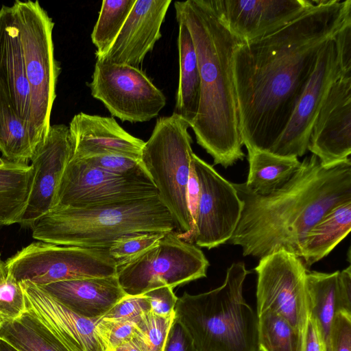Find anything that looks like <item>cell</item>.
Here are the masks:
<instances>
[{
  "instance_id": "19",
  "label": "cell",
  "mask_w": 351,
  "mask_h": 351,
  "mask_svg": "<svg viewBox=\"0 0 351 351\" xmlns=\"http://www.w3.org/2000/svg\"><path fill=\"white\" fill-rule=\"evenodd\" d=\"M20 284L24 292L26 307L69 351H103L95 331L99 319H88L75 313L28 280Z\"/></svg>"
},
{
  "instance_id": "21",
  "label": "cell",
  "mask_w": 351,
  "mask_h": 351,
  "mask_svg": "<svg viewBox=\"0 0 351 351\" xmlns=\"http://www.w3.org/2000/svg\"><path fill=\"white\" fill-rule=\"evenodd\" d=\"M0 85L12 108L26 123L31 135L30 89L13 5H3L0 9Z\"/></svg>"
},
{
  "instance_id": "32",
  "label": "cell",
  "mask_w": 351,
  "mask_h": 351,
  "mask_svg": "<svg viewBox=\"0 0 351 351\" xmlns=\"http://www.w3.org/2000/svg\"><path fill=\"white\" fill-rule=\"evenodd\" d=\"M174 319L175 314L170 317H162L149 311L136 319V337L147 351H161Z\"/></svg>"
},
{
  "instance_id": "11",
  "label": "cell",
  "mask_w": 351,
  "mask_h": 351,
  "mask_svg": "<svg viewBox=\"0 0 351 351\" xmlns=\"http://www.w3.org/2000/svg\"><path fill=\"white\" fill-rule=\"evenodd\" d=\"M89 87L112 117L132 123L156 117L167 102L142 70L127 64L96 61Z\"/></svg>"
},
{
  "instance_id": "15",
  "label": "cell",
  "mask_w": 351,
  "mask_h": 351,
  "mask_svg": "<svg viewBox=\"0 0 351 351\" xmlns=\"http://www.w3.org/2000/svg\"><path fill=\"white\" fill-rule=\"evenodd\" d=\"M73 151L69 126L51 125L31 159L29 189L16 223L31 228L36 220L53 209L62 177Z\"/></svg>"
},
{
  "instance_id": "33",
  "label": "cell",
  "mask_w": 351,
  "mask_h": 351,
  "mask_svg": "<svg viewBox=\"0 0 351 351\" xmlns=\"http://www.w3.org/2000/svg\"><path fill=\"white\" fill-rule=\"evenodd\" d=\"M136 320L100 318L95 324V331L103 351L135 338L137 334Z\"/></svg>"
},
{
  "instance_id": "13",
  "label": "cell",
  "mask_w": 351,
  "mask_h": 351,
  "mask_svg": "<svg viewBox=\"0 0 351 351\" xmlns=\"http://www.w3.org/2000/svg\"><path fill=\"white\" fill-rule=\"evenodd\" d=\"M158 195L150 178L121 176L82 159L68 163L53 208H83Z\"/></svg>"
},
{
  "instance_id": "6",
  "label": "cell",
  "mask_w": 351,
  "mask_h": 351,
  "mask_svg": "<svg viewBox=\"0 0 351 351\" xmlns=\"http://www.w3.org/2000/svg\"><path fill=\"white\" fill-rule=\"evenodd\" d=\"M189 128L188 122L173 112L160 117L141 156L160 200L174 220L179 237L185 241L193 230L186 199L193 153Z\"/></svg>"
},
{
  "instance_id": "30",
  "label": "cell",
  "mask_w": 351,
  "mask_h": 351,
  "mask_svg": "<svg viewBox=\"0 0 351 351\" xmlns=\"http://www.w3.org/2000/svg\"><path fill=\"white\" fill-rule=\"evenodd\" d=\"M304 335L275 313L258 316L259 351H304Z\"/></svg>"
},
{
  "instance_id": "40",
  "label": "cell",
  "mask_w": 351,
  "mask_h": 351,
  "mask_svg": "<svg viewBox=\"0 0 351 351\" xmlns=\"http://www.w3.org/2000/svg\"><path fill=\"white\" fill-rule=\"evenodd\" d=\"M162 351H197V350L187 332L174 319L169 331Z\"/></svg>"
},
{
  "instance_id": "18",
  "label": "cell",
  "mask_w": 351,
  "mask_h": 351,
  "mask_svg": "<svg viewBox=\"0 0 351 351\" xmlns=\"http://www.w3.org/2000/svg\"><path fill=\"white\" fill-rule=\"evenodd\" d=\"M171 0H136L108 52L99 60L138 68L161 38V26Z\"/></svg>"
},
{
  "instance_id": "45",
  "label": "cell",
  "mask_w": 351,
  "mask_h": 351,
  "mask_svg": "<svg viewBox=\"0 0 351 351\" xmlns=\"http://www.w3.org/2000/svg\"><path fill=\"white\" fill-rule=\"evenodd\" d=\"M108 351H147V350L143 344L135 337Z\"/></svg>"
},
{
  "instance_id": "14",
  "label": "cell",
  "mask_w": 351,
  "mask_h": 351,
  "mask_svg": "<svg viewBox=\"0 0 351 351\" xmlns=\"http://www.w3.org/2000/svg\"><path fill=\"white\" fill-rule=\"evenodd\" d=\"M335 36L322 48L287 126L269 152L296 158L306 152L313 124L332 85L346 74L341 69Z\"/></svg>"
},
{
  "instance_id": "2",
  "label": "cell",
  "mask_w": 351,
  "mask_h": 351,
  "mask_svg": "<svg viewBox=\"0 0 351 351\" xmlns=\"http://www.w3.org/2000/svg\"><path fill=\"white\" fill-rule=\"evenodd\" d=\"M232 185L243 208L228 242L241 247L244 256L261 258L283 250L299 257L310 230L332 208L351 200V160L324 167L311 154L282 187L267 195L252 192L245 182Z\"/></svg>"
},
{
  "instance_id": "44",
  "label": "cell",
  "mask_w": 351,
  "mask_h": 351,
  "mask_svg": "<svg viewBox=\"0 0 351 351\" xmlns=\"http://www.w3.org/2000/svg\"><path fill=\"white\" fill-rule=\"evenodd\" d=\"M304 351H323L316 323L310 315L305 331Z\"/></svg>"
},
{
  "instance_id": "48",
  "label": "cell",
  "mask_w": 351,
  "mask_h": 351,
  "mask_svg": "<svg viewBox=\"0 0 351 351\" xmlns=\"http://www.w3.org/2000/svg\"><path fill=\"white\" fill-rule=\"evenodd\" d=\"M5 225L1 222L0 221V230Z\"/></svg>"
},
{
  "instance_id": "47",
  "label": "cell",
  "mask_w": 351,
  "mask_h": 351,
  "mask_svg": "<svg viewBox=\"0 0 351 351\" xmlns=\"http://www.w3.org/2000/svg\"><path fill=\"white\" fill-rule=\"evenodd\" d=\"M0 351H19L6 341L0 338Z\"/></svg>"
},
{
  "instance_id": "31",
  "label": "cell",
  "mask_w": 351,
  "mask_h": 351,
  "mask_svg": "<svg viewBox=\"0 0 351 351\" xmlns=\"http://www.w3.org/2000/svg\"><path fill=\"white\" fill-rule=\"evenodd\" d=\"M136 1H102L98 19L91 34L92 42L97 49V60L101 59L112 46Z\"/></svg>"
},
{
  "instance_id": "29",
  "label": "cell",
  "mask_w": 351,
  "mask_h": 351,
  "mask_svg": "<svg viewBox=\"0 0 351 351\" xmlns=\"http://www.w3.org/2000/svg\"><path fill=\"white\" fill-rule=\"evenodd\" d=\"M37 145L26 123L12 108L0 85V152L3 157L27 163Z\"/></svg>"
},
{
  "instance_id": "49",
  "label": "cell",
  "mask_w": 351,
  "mask_h": 351,
  "mask_svg": "<svg viewBox=\"0 0 351 351\" xmlns=\"http://www.w3.org/2000/svg\"><path fill=\"white\" fill-rule=\"evenodd\" d=\"M0 324H1V319H0Z\"/></svg>"
},
{
  "instance_id": "38",
  "label": "cell",
  "mask_w": 351,
  "mask_h": 351,
  "mask_svg": "<svg viewBox=\"0 0 351 351\" xmlns=\"http://www.w3.org/2000/svg\"><path fill=\"white\" fill-rule=\"evenodd\" d=\"M331 351H351V313H335L331 329Z\"/></svg>"
},
{
  "instance_id": "39",
  "label": "cell",
  "mask_w": 351,
  "mask_h": 351,
  "mask_svg": "<svg viewBox=\"0 0 351 351\" xmlns=\"http://www.w3.org/2000/svg\"><path fill=\"white\" fill-rule=\"evenodd\" d=\"M149 300L151 311L162 317H170L175 314L174 310L178 298L173 289L162 286L153 289L144 293Z\"/></svg>"
},
{
  "instance_id": "36",
  "label": "cell",
  "mask_w": 351,
  "mask_h": 351,
  "mask_svg": "<svg viewBox=\"0 0 351 351\" xmlns=\"http://www.w3.org/2000/svg\"><path fill=\"white\" fill-rule=\"evenodd\" d=\"M25 310V299L21 285L8 274L6 279L0 284L1 321L14 319Z\"/></svg>"
},
{
  "instance_id": "23",
  "label": "cell",
  "mask_w": 351,
  "mask_h": 351,
  "mask_svg": "<svg viewBox=\"0 0 351 351\" xmlns=\"http://www.w3.org/2000/svg\"><path fill=\"white\" fill-rule=\"evenodd\" d=\"M350 230L351 200L332 208L308 232L299 256L305 267L308 269L328 255Z\"/></svg>"
},
{
  "instance_id": "25",
  "label": "cell",
  "mask_w": 351,
  "mask_h": 351,
  "mask_svg": "<svg viewBox=\"0 0 351 351\" xmlns=\"http://www.w3.org/2000/svg\"><path fill=\"white\" fill-rule=\"evenodd\" d=\"M339 271H307L306 287L309 315L315 320L323 351H331L332 325L337 311Z\"/></svg>"
},
{
  "instance_id": "4",
  "label": "cell",
  "mask_w": 351,
  "mask_h": 351,
  "mask_svg": "<svg viewBox=\"0 0 351 351\" xmlns=\"http://www.w3.org/2000/svg\"><path fill=\"white\" fill-rule=\"evenodd\" d=\"M32 237L57 245L108 249L117 240L167 234L176 223L158 195L83 208L51 210L30 228Z\"/></svg>"
},
{
  "instance_id": "24",
  "label": "cell",
  "mask_w": 351,
  "mask_h": 351,
  "mask_svg": "<svg viewBox=\"0 0 351 351\" xmlns=\"http://www.w3.org/2000/svg\"><path fill=\"white\" fill-rule=\"evenodd\" d=\"M179 81L173 113L180 116L191 127L197 114L201 80L196 51L187 27L178 23Z\"/></svg>"
},
{
  "instance_id": "5",
  "label": "cell",
  "mask_w": 351,
  "mask_h": 351,
  "mask_svg": "<svg viewBox=\"0 0 351 351\" xmlns=\"http://www.w3.org/2000/svg\"><path fill=\"white\" fill-rule=\"evenodd\" d=\"M248 274L243 262L234 263L220 287L178 298L175 319L197 351H259L258 316L243 294Z\"/></svg>"
},
{
  "instance_id": "37",
  "label": "cell",
  "mask_w": 351,
  "mask_h": 351,
  "mask_svg": "<svg viewBox=\"0 0 351 351\" xmlns=\"http://www.w3.org/2000/svg\"><path fill=\"white\" fill-rule=\"evenodd\" d=\"M151 310L149 298L145 295H125L103 317L135 320Z\"/></svg>"
},
{
  "instance_id": "27",
  "label": "cell",
  "mask_w": 351,
  "mask_h": 351,
  "mask_svg": "<svg viewBox=\"0 0 351 351\" xmlns=\"http://www.w3.org/2000/svg\"><path fill=\"white\" fill-rule=\"evenodd\" d=\"M0 338L19 351H69L27 307L19 317L1 321Z\"/></svg>"
},
{
  "instance_id": "9",
  "label": "cell",
  "mask_w": 351,
  "mask_h": 351,
  "mask_svg": "<svg viewBox=\"0 0 351 351\" xmlns=\"http://www.w3.org/2000/svg\"><path fill=\"white\" fill-rule=\"evenodd\" d=\"M8 274L17 282L42 286L53 282L117 276L108 249L32 243L5 261Z\"/></svg>"
},
{
  "instance_id": "17",
  "label": "cell",
  "mask_w": 351,
  "mask_h": 351,
  "mask_svg": "<svg viewBox=\"0 0 351 351\" xmlns=\"http://www.w3.org/2000/svg\"><path fill=\"white\" fill-rule=\"evenodd\" d=\"M228 29L243 42L258 38L286 25L315 0H213Z\"/></svg>"
},
{
  "instance_id": "12",
  "label": "cell",
  "mask_w": 351,
  "mask_h": 351,
  "mask_svg": "<svg viewBox=\"0 0 351 351\" xmlns=\"http://www.w3.org/2000/svg\"><path fill=\"white\" fill-rule=\"evenodd\" d=\"M200 189L193 230L187 242L212 249L228 241L240 219L243 203L232 185L193 153Z\"/></svg>"
},
{
  "instance_id": "35",
  "label": "cell",
  "mask_w": 351,
  "mask_h": 351,
  "mask_svg": "<svg viewBox=\"0 0 351 351\" xmlns=\"http://www.w3.org/2000/svg\"><path fill=\"white\" fill-rule=\"evenodd\" d=\"M82 160L91 166L114 175L150 178L141 160L113 154L96 156Z\"/></svg>"
},
{
  "instance_id": "7",
  "label": "cell",
  "mask_w": 351,
  "mask_h": 351,
  "mask_svg": "<svg viewBox=\"0 0 351 351\" xmlns=\"http://www.w3.org/2000/svg\"><path fill=\"white\" fill-rule=\"evenodd\" d=\"M16 10L27 77L30 89V133L38 145L49 130L60 62L54 56V22L38 1L16 0Z\"/></svg>"
},
{
  "instance_id": "41",
  "label": "cell",
  "mask_w": 351,
  "mask_h": 351,
  "mask_svg": "<svg viewBox=\"0 0 351 351\" xmlns=\"http://www.w3.org/2000/svg\"><path fill=\"white\" fill-rule=\"evenodd\" d=\"M342 71L351 73V21L346 22L335 36Z\"/></svg>"
},
{
  "instance_id": "28",
  "label": "cell",
  "mask_w": 351,
  "mask_h": 351,
  "mask_svg": "<svg viewBox=\"0 0 351 351\" xmlns=\"http://www.w3.org/2000/svg\"><path fill=\"white\" fill-rule=\"evenodd\" d=\"M28 163L0 157V221L16 223L25 206L32 178Z\"/></svg>"
},
{
  "instance_id": "50",
  "label": "cell",
  "mask_w": 351,
  "mask_h": 351,
  "mask_svg": "<svg viewBox=\"0 0 351 351\" xmlns=\"http://www.w3.org/2000/svg\"><path fill=\"white\" fill-rule=\"evenodd\" d=\"M162 349H163V348H162ZM161 351H162V350Z\"/></svg>"
},
{
  "instance_id": "43",
  "label": "cell",
  "mask_w": 351,
  "mask_h": 351,
  "mask_svg": "<svg viewBox=\"0 0 351 351\" xmlns=\"http://www.w3.org/2000/svg\"><path fill=\"white\" fill-rule=\"evenodd\" d=\"M199 193L200 189L199 181L191 161L190 174L186 189V199L189 211L190 213V215L192 219L193 228L195 219L196 217L197 209L199 199Z\"/></svg>"
},
{
  "instance_id": "22",
  "label": "cell",
  "mask_w": 351,
  "mask_h": 351,
  "mask_svg": "<svg viewBox=\"0 0 351 351\" xmlns=\"http://www.w3.org/2000/svg\"><path fill=\"white\" fill-rule=\"evenodd\" d=\"M38 287L75 313L90 319L103 317L126 295L117 276L64 280Z\"/></svg>"
},
{
  "instance_id": "3",
  "label": "cell",
  "mask_w": 351,
  "mask_h": 351,
  "mask_svg": "<svg viewBox=\"0 0 351 351\" xmlns=\"http://www.w3.org/2000/svg\"><path fill=\"white\" fill-rule=\"evenodd\" d=\"M174 7L178 23L192 37L201 80L199 108L191 128L214 165L227 168L245 157L232 71L234 53L244 42L228 29L213 0L176 1Z\"/></svg>"
},
{
  "instance_id": "20",
  "label": "cell",
  "mask_w": 351,
  "mask_h": 351,
  "mask_svg": "<svg viewBox=\"0 0 351 351\" xmlns=\"http://www.w3.org/2000/svg\"><path fill=\"white\" fill-rule=\"evenodd\" d=\"M69 128L73 159L113 154L141 160L145 141L126 132L112 117L80 112L73 117Z\"/></svg>"
},
{
  "instance_id": "16",
  "label": "cell",
  "mask_w": 351,
  "mask_h": 351,
  "mask_svg": "<svg viewBox=\"0 0 351 351\" xmlns=\"http://www.w3.org/2000/svg\"><path fill=\"white\" fill-rule=\"evenodd\" d=\"M308 149L324 167L350 158L351 74H343L332 85L313 124Z\"/></svg>"
},
{
  "instance_id": "26",
  "label": "cell",
  "mask_w": 351,
  "mask_h": 351,
  "mask_svg": "<svg viewBox=\"0 0 351 351\" xmlns=\"http://www.w3.org/2000/svg\"><path fill=\"white\" fill-rule=\"evenodd\" d=\"M249 173L246 186L267 195L282 187L295 173L301 162L296 157L276 155L268 151L248 152Z\"/></svg>"
},
{
  "instance_id": "1",
  "label": "cell",
  "mask_w": 351,
  "mask_h": 351,
  "mask_svg": "<svg viewBox=\"0 0 351 351\" xmlns=\"http://www.w3.org/2000/svg\"><path fill=\"white\" fill-rule=\"evenodd\" d=\"M351 21V0H315L282 27L234 53L239 130L247 152L269 151L287 126L323 46Z\"/></svg>"
},
{
  "instance_id": "42",
  "label": "cell",
  "mask_w": 351,
  "mask_h": 351,
  "mask_svg": "<svg viewBox=\"0 0 351 351\" xmlns=\"http://www.w3.org/2000/svg\"><path fill=\"white\" fill-rule=\"evenodd\" d=\"M351 313V267L339 271L337 311Z\"/></svg>"
},
{
  "instance_id": "34",
  "label": "cell",
  "mask_w": 351,
  "mask_h": 351,
  "mask_svg": "<svg viewBox=\"0 0 351 351\" xmlns=\"http://www.w3.org/2000/svg\"><path fill=\"white\" fill-rule=\"evenodd\" d=\"M165 234L145 233L122 237L108 248L117 266L123 265L154 246Z\"/></svg>"
},
{
  "instance_id": "46",
  "label": "cell",
  "mask_w": 351,
  "mask_h": 351,
  "mask_svg": "<svg viewBox=\"0 0 351 351\" xmlns=\"http://www.w3.org/2000/svg\"><path fill=\"white\" fill-rule=\"evenodd\" d=\"M8 271L5 266V262L3 261L0 254V284L7 278Z\"/></svg>"
},
{
  "instance_id": "10",
  "label": "cell",
  "mask_w": 351,
  "mask_h": 351,
  "mask_svg": "<svg viewBox=\"0 0 351 351\" xmlns=\"http://www.w3.org/2000/svg\"><path fill=\"white\" fill-rule=\"evenodd\" d=\"M254 270L257 316L267 311L275 313L305 335L309 315L308 269L302 259L281 250L260 258Z\"/></svg>"
},
{
  "instance_id": "8",
  "label": "cell",
  "mask_w": 351,
  "mask_h": 351,
  "mask_svg": "<svg viewBox=\"0 0 351 351\" xmlns=\"http://www.w3.org/2000/svg\"><path fill=\"white\" fill-rule=\"evenodd\" d=\"M208 266L199 248L172 231L137 257L118 266L117 278L126 295H143L157 287L173 289L205 278Z\"/></svg>"
}]
</instances>
